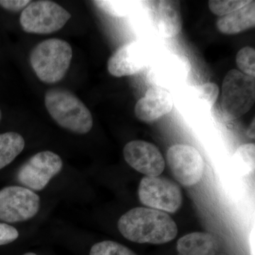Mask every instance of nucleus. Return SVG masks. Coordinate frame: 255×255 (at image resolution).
<instances>
[{"label":"nucleus","instance_id":"nucleus-16","mask_svg":"<svg viewBox=\"0 0 255 255\" xmlns=\"http://www.w3.org/2000/svg\"><path fill=\"white\" fill-rule=\"evenodd\" d=\"M177 250L179 255H216L219 245L209 233L195 232L181 238Z\"/></svg>","mask_w":255,"mask_h":255},{"label":"nucleus","instance_id":"nucleus-21","mask_svg":"<svg viewBox=\"0 0 255 255\" xmlns=\"http://www.w3.org/2000/svg\"><path fill=\"white\" fill-rule=\"evenodd\" d=\"M90 255H137L127 247L117 242L105 241L96 243L90 250Z\"/></svg>","mask_w":255,"mask_h":255},{"label":"nucleus","instance_id":"nucleus-2","mask_svg":"<svg viewBox=\"0 0 255 255\" xmlns=\"http://www.w3.org/2000/svg\"><path fill=\"white\" fill-rule=\"evenodd\" d=\"M48 113L60 127L74 133H88L93 127L90 111L78 97L68 90L52 89L45 95Z\"/></svg>","mask_w":255,"mask_h":255},{"label":"nucleus","instance_id":"nucleus-17","mask_svg":"<svg viewBox=\"0 0 255 255\" xmlns=\"http://www.w3.org/2000/svg\"><path fill=\"white\" fill-rule=\"evenodd\" d=\"M24 147V138L18 132L0 133V169L11 164Z\"/></svg>","mask_w":255,"mask_h":255},{"label":"nucleus","instance_id":"nucleus-8","mask_svg":"<svg viewBox=\"0 0 255 255\" xmlns=\"http://www.w3.org/2000/svg\"><path fill=\"white\" fill-rule=\"evenodd\" d=\"M63 167V160L59 155L52 151H41L32 156L20 167L16 178L23 187L40 191L61 172Z\"/></svg>","mask_w":255,"mask_h":255},{"label":"nucleus","instance_id":"nucleus-1","mask_svg":"<svg viewBox=\"0 0 255 255\" xmlns=\"http://www.w3.org/2000/svg\"><path fill=\"white\" fill-rule=\"evenodd\" d=\"M117 226L126 239L140 244H164L173 241L178 233L177 224L169 214L150 208L130 209Z\"/></svg>","mask_w":255,"mask_h":255},{"label":"nucleus","instance_id":"nucleus-26","mask_svg":"<svg viewBox=\"0 0 255 255\" xmlns=\"http://www.w3.org/2000/svg\"><path fill=\"white\" fill-rule=\"evenodd\" d=\"M255 119H253V122H252L251 126L248 128V130H247V135L250 137V138L255 139Z\"/></svg>","mask_w":255,"mask_h":255},{"label":"nucleus","instance_id":"nucleus-18","mask_svg":"<svg viewBox=\"0 0 255 255\" xmlns=\"http://www.w3.org/2000/svg\"><path fill=\"white\" fill-rule=\"evenodd\" d=\"M255 144H244L238 147L233 156V168L243 177L250 175L255 170Z\"/></svg>","mask_w":255,"mask_h":255},{"label":"nucleus","instance_id":"nucleus-24","mask_svg":"<svg viewBox=\"0 0 255 255\" xmlns=\"http://www.w3.org/2000/svg\"><path fill=\"white\" fill-rule=\"evenodd\" d=\"M19 236L17 229L14 226L0 222V246L10 244L17 240Z\"/></svg>","mask_w":255,"mask_h":255},{"label":"nucleus","instance_id":"nucleus-20","mask_svg":"<svg viewBox=\"0 0 255 255\" xmlns=\"http://www.w3.org/2000/svg\"><path fill=\"white\" fill-rule=\"evenodd\" d=\"M94 2L107 14L117 17L128 16L133 11L137 4L136 1H95Z\"/></svg>","mask_w":255,"mask_h":255},{"label":"nucleus","instance_id":"nucleus-5","mask_svg":"<svg viewBox=\"0 0 255 255\" xmlns=\"http://www.w3.org/2000/svg\"><path fill=\"white\" fill-rule=\"evenodd\" d=\"M71 18L66 9L48 0L31 1L23 9L20 23L23 31L34 34H50L59 31Z\"/></svg>","mask_w":255,"mask_h":255},{"label":"nucleus","instance_id":"nucleus-28","mask_svg":"<svg viewBox=\"0 0 255 255\" xmlns=\"http://www.w3.org/2000/svg\"><path fill=\"white\" fill-rule=\"evenodd\" d=\"M1 110H0V122H1Z\"/></svg>","mask_w":255,"mask_h":255},{"label":"nucleus","instance_id":"nucleus-19","mask_svg":"<svg viewBox=\"0 0 255 255\" xmlns=\"http://www.w3.org/2000/svg\"><path fill=\"white\" fill-rule=\"evenodd\" d=\"M190 92L193 98H196L199 105L209 110L214 107L218 100L219 88L216 84L207 82L204 85L191 87Z\"/></svg>","mask_w":255,"mask_h":255},{"label":"nucleus","instance_id":"nucleus-14","mask_svg":"<svg viewBox=\"0 0 255 255\" xmlns=\"http://www.w3.org/2000/svg\"><path fill=\"white\" fill-rule=\"evenodd\" d=\"M218 29L226 35H235L254 28L255 26V1H252L244 7L231 14L221 16L216 23Z\"/></svg>","mask_w":255,"mask_h":255},{"label":"nucleus","instance_id":"nucleus-27","mask_svg":"<svg viewBox=\"0 0 255 255\" xmlns=\"http://www.w3.org/2000/svg\"><path fill=\"white\" fill-rule=\"evenodd\" d=\"M23 255H37L35 254V253H25V254Z\"/></svg>","mask_w":255,"mask_h":255},{"label":"nucleus","instance_id":"nucleus-6","mask_svg":"<svg viewBox=\"0 0 255 255\" xmlns=\"http://www.w3.org/2000/svg\"><path fill=\"white\" fill-rule=\"evenodd\" d=\"M41 199L35 191L21 186H8L0 189V221L16 223L36 216Z\"/></svg>","mask_w":255,"mask_h":255},{"label":"nucleus","instance_id":"nucleus-10","mask_svg":"<svg viewBox=\"0 0 255 255\" xmlns=\"http://www.w3.org/2000/svg\"><path fill=\"white\" fill-rule=\"evenodd\" d=\"M150 57V50L144 43L130 42L110 57L107 64L109 73L117 78L135 75L148 65Z\"/></svg>","mask_w":255,"mask_h":255},{"label":"nucleus","instance_id":"nucleus-3","mask_svg":"<svg viewBox=\"0 0 255 255\" xmlns=\"http://www.w3.org/2000/svg\"><path fill=\"white\" fill-rule=\"evenodd\" d=\"M73 58V49L68 42L50 38L41 42L30 54V63L37 77L47 84L63 80Z\"/></svg>","mask_w":255,"mask_h":255},{"label":"nucleus","instance_id":"nucleus-7","mask_svg":"<svg viewBox=\"0 0 255 255\" xmlns=\"http://www.w3.org/2000/svg\"><path fill=\"white\" fill-rule=\"evenodd\" d=\"M138 197L143 205L171 214L177 212L183 201L179 186L159 176L142 178L139 184Z\"/></svg>","mask_w":255,"mask_h":255},{"label":"nucleus","instance_id":"nucleus-12","mask_svg":"<svg viewBox=\"0 0 255 255\" xmlns=\"http://www.w3.org/2000/svg\"><path fill=\"white\" fill-rule=\"evenodd\" d=\"M170 92L159 87H150L135 105V114L139 120L151 123L167 115L173 109Z\"/></svg>","mask_w":255,"mask_h":255},{"label":"nucleus","instance_id":"nucleus-22","mask_svg":"<svg viewBox=\"0 0 255 255\" xmlns=\"http://www.w3.org/2000/svg\"><path fill=\"white\" fill-rule=\"evenodd\" d=\"M251 1L252 0H211L209 7L214 14L223 16L244 7Z\"/></svg>","mask_w":255,"mask_h":255},{"label":"nucleus","instance_id":"nucleus-15","mask_svg":"<svg viewBox=\"0 0 255 255\" xmlns=\"http://www.w3.org/2000/svg\"><path fill=\"white\" fill-rule=\"evenodd\" d=\"M156 21L159 33L164 38L177 36L180 33L183 26L179 1H159Z\"/></svg>","mask_w":255,"mask_h":255},{"label":"nucleus","instance_id":"nucleus-13","mask_svg":"<svg viewBox=\"0 0 255 255\" xmlns=\"http://www.w3.org/2000/svg\"><path fill=\"white\" fill-rule=\"evenodd\" d=\"M189 71L187 60L179 55H171L157 62L151 70L150 77L156 87L167 90L185 80Z\"/></svg>","mask_w":255,"mask_h":255},{"label":"nucleus","instance_id":"nucleus-11","mask_svg":"<svg viewBox=\"0 0 255 255\" xmlns=\"http://www.w3.org/2000/svg\"><path fill=\"white\" fill-rule=\"evenodd\" d=\"M124 157L132 168L147 177H158L165 168V161L153 144L132 140L124 147Z\"/></svg>","mask_w":255,"mask_h":255},{"label":"nucleus","instance_id":"nucleus-9","mask_svg":"<svg viewBox=\"0 0 255 255\" xmlns=\"http://www.w3.org/2000/svg\"><path fill=\"white\" fill-rule=\"evenodd\" d=\"M167 160L174 178L182 185L191 187L200 182L204 174V159L195 147L184 144L171 146Z\"/></svg>","mask_w":255,"mask_h":255},{"label":"nucleus","instance_id":"nucleus-23","mask_svg":"<svg viewBox=\"0 0 255 255\" xmlns=\"http://www.w3.org/2000/svg\"><path fill=\"white\" fill-rule=\"evenodd\" d=\"M236 63L241 73L248 76H255V50L247 46L239 50L236 55Z\"/></svg>","mask_w":255,"mask_h":255},{"label":"nucleus","instance_id":"nucleus-25","mask_svg":"<svg viewBox=\"0 0 255 255\" xmlns=\"http://www.w3.org/2000/svg\"><path fill=\"white\" fill-rule=\"evenodd\" d=\"M31 1L29 0H0V6L11 11H18L24 9Z\"/></svg>","mask_w":255,"mask_h":255},{"label":"nucleus","instance_id":"nucleus-4","mask_svg":"<svg viewBox=\"0 0 255 255\" xmlns=\"http://www.w3.org/2000/svg\"><path fill=\"white\" fill-rule=\"evenodd\" d=\"M255 102V80L240 70H230L222 85L221 108L224 119L235 120L251 110Z\"/></svg>","mask_w":255,"mask_h":255}]
</instances>
